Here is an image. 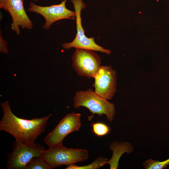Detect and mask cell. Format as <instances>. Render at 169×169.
Instances as JSON below:
<instances>
[{
    "label": "cell",
    "instance_id": "1",
    "mask_svg": "<svg viewBox=\"0 0 169 169\" xmlns=\"http://www.w3.org/2000/svg\"><path fill=\"white\" fill-rule=\"evenodd\" d=\"M3 113L0 121V130L12 135L16 140L23 143H34L45 131L48 121L52 115L27 120L17 117L12 112L9 102L1 104Z\"/></svg>",
    "mask_w": 169,
    "mask_h": 169
},
{
    "label": "cell",
    "instance_id": "2",
    "mask_svg": "<svg viewBox=\"0 0 169 169\" xmlns=\"http://www.w3.org/2000/svg\"><path fill=\"white\" fill-rule=\"evenodd\" d=\"M73 101L75 108L84 107L92 113L89 120H90L92 116L95 114L99 116L105 115L110 121L114 120L115 113L114 104L96 94L92 89L77 91L74 95Z\"/></svg>",
    "mask_w": 169,
    "mask_h": 169
},
{
    "label": "cell",
    "instance_id": "3",
    "mask_svg": "<svg viewBox=\"0 0 169 169\" xmlns=\"http://www.w3.org/2000/svg\"><path fill=\"white\" fill-rule=\"evenodd\" d=\"M89 156L88 152L86 149L68 148L62 145L49 147L43 152L40 157L53 169L62 166L86 161Z\"/></svg>",
    "mask_w": 169,
    "mask_h": 169
},
{
    "label": "cell",
    "instance_id": "4",
    "mask_svg": "<svg viewBox=\"0 0 169 169\" xmlns=\"http://www.w3.org/2000/svg\"><path fill=\"white\" fill-rule=\"evenodd\" d=\"M38 143H23L15 140L13 151L7 157L6 168L8 169H24L26 164L33 158L40 157L45 150Z\"/></svg>",
    "mask_w": 169,
    "mask_h": 169
},
{
    "label": "cell",
    "instance_id": "5",
    "mask_svg": "<svg viewBox=\"0 0 169 169\" xmlns=\"http://www.w3.org/2000/svg\"><path fill=\"white\" fill-rule=\"evenodd\" d=\"M71 1L74 5L76 13L77 33L74 40L71 42L63 44V48L67 49L72 48L89 49L110 54L111 51L98 45L95 42L94 38H88L85 35L82 25L81 15L82 10L85 8V4L82 0H71Z\"/></svg>",
    "mask_w": 169,
    "mask_h": 169
},
{
    "label": "cell",
    "instance_id": "6",
    "mask_svg": "<svg viewBox=\"0 0 169 169\" xmlns=\"http://www.w3.org/2000/svg\"><path fill=\"white\" fill-rule=\"evenodd\" d=\"M71 60L72 66L78 75L94 78L101 66V60L94 51L76 49Z\"/></svg>",
    "mask_w": 169,
    "mask_h": 169
},
{
    "label": "cell",
    "instance_id": "7",
    "mask_svg": "<svg viewBox=\"0 0 169 169\" xmlns=\"http://www.w3.org/2000/svg\"><path fill=\"white\" fill-rule=\"evenodd\" d=\"M81 116L79 113L74 112L66 115L45 137V143L49 147L62 145L63 141L66 136L79 130L81 125Z\"/></svg>",
    "mask_w": 169,
    "mask_h": 169
},
{
    "label": "cell",
    "instance_id": "8",
    "mask_svg": "<svg viewBox=\"0 0 169 169\" xmlns=\"http://www.w3.org/2000/svg\"><path fill=\"white\" fill-rule=\"evenodd\" d=\"M67 0L63 1L60 4L49 6H41L30 2L28 10L29 12H35L42 15L45 20L43 28L47 30L53 23L59 20L76 19L75 12L68 9L65 7Z\"/></svg>",
    "mask_w": 169,
    "mask_h": 169
},
{
    "label": "cell",
    "instance_id": "9",
    "mask_svg": "<svg viewBox=\"0 0 169 169\" xmlns=\"http://www.w3.org/2000/svg\"><path fill=\"white\" fill-rule=\"evenodd\" d=\"M94 78L95 92L107 100L112 98L116 91L115 70L110 66L101 65Z\"/></svg>",
    "mask_w": 169,
    "mask_h": 169
},
{
    "label": "cell",
    "instance_id": "10",
    "mask_svg": "<svg viewBox=\"0 0 169 169\" xmlns=\"http://www.w3.org/2000/svg\"><path fill=\"white\" fill-rule=\"evenodd\" d=\"M0 8L11 15L13 21L11 29L17 35L20 34V27L23 29L32 28L33 23L25 10L23 0H0Z\"/></svg>",
    "mask_w": 169,
    "mask_h": 169
},
{
    "label": "cell",
    "instance_id": "11",
    "mask_svg": "<svg viewBox=\"0 0 169 169\" xmlns=\"http://www.w3.org/2000/svg\"><path fill=\"white\" fill-rule=\"evenodd\" d=\"M109 148L113 151L111 159L106 163L110 165L111 169H116L119 167V161L122 155L125 152L131 153L133 148L128 142H118L114 141L109 146Z\"/></svg>",
    "mask_w": 169,
    "mask_h": 169
},
{
    "label": "cell",
    "instance_id": "12",
    "mask_svg": "<svg viewBox=\"0 0 169 169\" xmlns=\"http://www.w3.org/2000/svg\"><path fill=\"white\" fill-rule=\"evenodd\" d=\"M106 157H99L90 164L83 166H78L71 164L67 165L66 169H97L106 164L108 161Z\"/></svg>",
    "mask_w": 169,
    "mask_h": 169
},
{
    "label": "cell",
    "instance_id": "13",
    "mask_svg": "<svg viewBox=\"0 0 169 169\" xmlns=\"http://www.w3.org/2000/svg\"><path fill=\"white\" fill-rule=\"evenodd\" d=\"M50 166L40 157L33 158L26 164L24 169H51Z\"/></svg>",
    "mask_w": 169,
    "mask_h": 169
},
{
    "label": "cell",
    "instance_id": "14",
    "mask_svg": "<svg viewBox=\"0 0 169 169\" xmlns=\"http://www.w3.org/2000/svg\"><path fill=\"white\" fill-rule=\"evenodd\" d=\"M91 125L92 127V132L95 135L98 136L106 135L110 131L109 126L102 122L92 123Z\"/></svg>",
    "mask_w": 169,
    "mask_h": 169
},
{
    "label": "cell",
    "instance_id": "15",
    "mask_svg": "<svg viewBox=\"0 0 169 169\" xmlns=\"http://www.w3.org/2000/svg\"><path fill=\"white\" fill-rule=\"evenodd\" d=\"M169 165V158L163 161L150 159L145 161L143 166L146 169H162Z\"/></svg>",
    "mask_w": 169,
    "mask_h": 169
},
{
    "label": "cell",
    "instance_id": "16",
    "mask_svg": "<svg viewBox=\"0 0 169 169\" xmlns=\"http://www.w3.org/2000/svg\"><path fill=\"white\" fill-rule=\"evenodd\" d=\"M7 43L6 41L4 40L2 38L0 34V51L5 54L8 53L7 47Z\"/></svg>",
    "mask_w": 169,
    "mask_h": 169
}]
</instances>
